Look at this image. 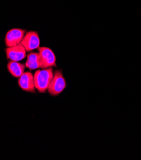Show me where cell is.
<instances>
[{"instance_id":"cell-1","label":"cell","mask_w":141,"mask_h":160,"mask_svg":"<svg viewBox=\"0 0 141 160\" xmlns=\"http://www.w3.org/2000/svg\"><path fill=\"white\" fill-rule=\"evenodd\" d=\"M54 77L52 67L37 70L34 75V81L36 89L39 92L44 93L48 88Z\"/></svg>"},{"instance_id":"cell-8","label":"cell","mask_w":141,"mask_h":160,"mask_svg":"<svg viewBox=\"0 0 141 160\" xmlns=\"http://www.w3.org/2000/svg\"><path fill=\"white\" fill-rule=\"evenodd\" d=\"M26 68L24 64L19 61H10L7 65V69L10 73L14 77L19 78L24 73Z\"/></svg>"},{"instance_id":"cell-4","label":"cell","mask_w":141,"mask_h":160,"mask_svg":"<svg viewBox=\"0 0 141 160\" xmlns=\"http://www.w3.org/2000/svg\"><path fill=\"white\" fill-rule=\"evenodd\" d=\"M21 43L27 52H31L38 49L40 43L38 33L35 31H27Z\"/></svg>"},{"instance_id":"cell-9","label":"cell","mask_w":141,"mask_h":160,"mask_svg":"<svg viewBox=\"0 0 141 160\" xmlns=\"http://www.w3.org/2000/svg\"><path fill=\"white\" fill-rule=\"evenodd\" d=\"M27 61L25 64L26 67L30 70H33L41 68V60L39 52H29L27 56Z\"/></svg>"},{"instance_id":"cell-3","label":"cell","mask_w":141,"mask_h":160,"mask_svg":"<svg viewBox=\"0 0 141 160\" xmlns=\"http://www.w3.org/2000/svg\"><path fill=\"white\" fill-rule=\"evenodd\" d=\"M38 49L41 60V68L57 67L56 56L52 49L46 47H40Z\"/></svg>"},{"instance_id":"cell-5","label":"cell","mask_w":141,"mask_h":160,"mask_svg":"<svg viewBox=\"0 0 141 160\" xmlns=\"http://www.w3.org/2000/svg\"><path fill=\"white\" fill-rule=\"evenodd\" d=\"M26 31L22 29H12L9 30L5 38V43L7 47H13L21 43Z\"/></svg>"},{"instance_id":"cell-7","label":"cell","mask_w":141,"mask_h":160,"mask_svg":"<svg viewBox=\"0 0 141 160\" xmlns=\"http://www.w3.org/2000/svg\"><path fill=\"white\" fill-rule=\"evenodd\" d=\"M18 84L24 91L31 93H36V88L34 81V76L30 72H24L19 78Z\"/></svg>"},{"instance_id":"cell-2","label":"cell","mask_w":141,"mask_h":160,"mask_svg":"<svg viewBox=\"0 0 141 160\" xmlns=\"http://www.w3.org/2000/svg\"><path fill=\"white\" fill-rule=\"evenodd\" d=\"M66 86V81L62 70H57L54 73V77L47 90L50 95L55 97L63 91Z\"/></svg>"},{"instance_id":"cell-6","label":"cell","mask_w":141,"mask_h":160,"mask_svg":"<svg viewBox=\"0 0 141 160\" xmlns=\"http://www.w3.org/2000/svg\"><path fill=\"white\" fill-rule=\"evenodd\" d=\"M26 51L22 43L5 49L6 56L10 61H20L26 57Z\"/></svg>"}]
</instances>
